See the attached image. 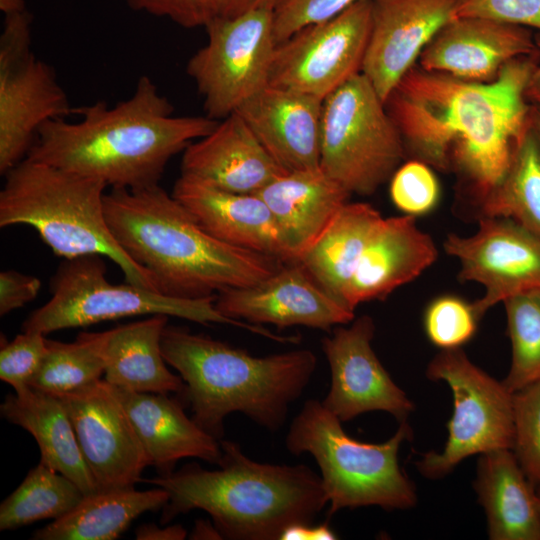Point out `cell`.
I'll use <instances>...</instances> for the list:
<instances>
[{
  "label": "cell",
  "mask_w": 540,
  "mask_h": 540,
  "mask_svg": "<svg viewBox=\"0 0 540 540\" xmlns=\"http://www.w3.org/2000/svg\"><path fill=\"white\" fill-rule=\"evenodd\" d=\"M534 60L513 59L488 83L413 66L384 104L416 159L438 170L456 168L480 199L503 178L531 126L525 89Z\"/></svg>",
  "instance_id": "1"
},
{
  "label": "cell",
  "mask_w": 540,
  "mask_h": 540,
  "mask_svg": "<svg viewBox=\"0 0 540 540\" xmlns=\"http://www.w3.org/2000/svg\"><path fill=\"white\" fill-rule=\"evenodd\" d=\"M38 131L26 158L98 179L111 189L158 185L170 159L209 134L219 121L178 116L148 76L115 105L97 101Z\"/></svg>",
  "instance_id": "2"
},
{
  "label": "cell",
  "mask_w": 540,
  "mask_h": 540,
  "mask_svg": "<svg viewBox=\"0 0 540 540\" xmlns=\"http://www.w3.org/2000/svg\"><path fill=\"white\" fill-rule=\"evenodd\" d=\"M104 209L119 245L168 296L214 297L227 289L253 286L285 264L215 238L159 184L111 189L104 195Z\"/></svg>",
  "instance_id": "3"
},
{
  "label": "cell",
  "mask_w": 540,
  "mask_h": 540,
  "mask_svg": "<svg viewBox=\"0 0 540 540\" xmlns=\"http://www.w3.org/2000/svg\"><path fill=\"white\" fill-rule=\"evenodd\" d=\"M220 446L217 470L191 463L145 480L169 494L161 525L201 509L223 539L279 540L293 524H312L328 504L320 475L307 465L259 463L236 442L221 439Z\"/></svg>",
  "instance_id": "4"
},
{
  "label": "cell",
  "mask_w": 540,
  "mask_h": 540,
  "mask_svg": "<svg viewBox=\"0 0 540 540\" xmlns=\"http://www.w3.org/2000/svg\"><path fill=\"white\" fill-rule=\"evenodd\" d=\"M161 350L178 371L192 419L216 439L224 420L241 412L271 432L284 424L289 406L303 393L316 369L308 349L255 357L247 351L181 327L167 325Z\"/></svg>",
  "instance_id": "5"
},
{
  "label": "cell",
  "mask_w": 540,
  "mask_h": 540,
  "mask_svg": "<svg viewBox=\"0 0 540 540\" xmlns=\"http://www.w3.org/2000/svg\"><path fill=\"white\" fill-rule=\"evenodd\" d=\"M5 177L0 192L1 228L30 226L64 259L105 256L119 266L127 283L159 292L150 272L113 236L105 216L107 186L102 181L28 158Z\"/></svg>",
  "instance_id": "6"
},
{
  "label": "cell",
  "mask_w": 540,
  "mask_h": 540,
  "mask_svg": "<svg viewBox=\"0 0 540 540\" xmlns=\"http://www.w3.org/2000/svg\"><path fill=\"white\" fill-rule=\"evenodd\" d=\"M411 434L405 420L387 441L361 442L344 431L321 401L309 399L293 419L285 445L290 453H309L317 462L330 516L363 506L405 510L416 505L417 493L399 465L398 452Z\"/></svg>",
  "instance_id": "7"
},
{
  "label": "cell",
  "mask_w": 540,
  "mask_h": 540,
  "mask_svg": "<svg viewBox=\"0 0 540 540\" xmlns=\"http://www.w3.org/2000/svg\"><path fill=\"white\" fill-rule=\"evenodd\" d=\"M51 299L23 322L22 331H53L87 327L138 315L164 314L204 325L227 324L270 338L272 332L222 315L217 296L187 299L168 296L130 283L112 284L101 255L65 259L51 279Z\"/></svg>",
  "instance_id": "8"
},
{
  "label": "cell",
  "mask_w": 540,
  "mask_h": 540,
  "mask_svg": "<svg viewBox=\"0 0 540 540\" xmlns=\"http://www.w3.org/2000/svg\"><path fill=\"white\" fill-rule=\"evenodd\" d=\"M400 131L359 73L323 101L320 168L351 195H371L405 156Z\"/></svg>",
  "instance_id": "9"
},
{
  "label": "cell",
  "mask_w": 540,
  "mask_h": 540,
  "mask_svg": "<svg viewBox=\"0 0 540 540\" xmlns=\"http://www.w3.org/2000/svg\"><path fill=\"white\" fill-rule=\"evenodd\" d=\"M426 376L446 382L453 395L448 438L441 452L417 461L421 475L439 479L476 454L511 449L514 443L513 393L472 363L461 348L442 349L429 362Z\"/></svg>",
  "instance_id": "10"
},
{
  "label": "cell",
  "mask_w": 540,
  "mask_h": 540,
  "mask_svg": "<svg viewBox=\"0 0 540 540\" xmlns=\"http://www.w3.org/2000/svg\"><path fill=\"white\" fill-rule=\"evenodd\" d=\"M0 37V173L24 160L39 129L74 113L51 66L31 49L25 6L4 13Z\"/></svg>",
  "instance_id": "11"
},
{
  "label": "cell",
  "mask_w": 540,
  "mask_h": 540,
  "mask_svg": "<svg viewBox=\"0 0 540 540\" xmlns=\"http://www.w3.org/2000/svg\"><path fill=\"white\" fill-rule=\"evenodd\" d=\"M206 44L188 60L186 71L204 103L206 116L220 121L269 85L276 41L273 9L236 17H214Z\"/></svg>",
  "instance_id": "12"
},
{
  "label": "cell",
  "mask_w": 540,
  "mask_h": 540,
  "mask_svg": "<svg viewBox=\"0 0 540 540\" xmlns=\"http://www.w3.org/2000/svg\"><path fill=\"white\" fill-rule=\"evenodd\" d=\"M371 0L308 25L275 47L269 86L324 101L361 73L371 32Z\"/></svg>",
  "instance_id": "13"
},
{
  "label": "cell",
  "mask_w": 540,
  "mask_h": 540,
  "mask_svg": "<svg viewBox=\"0 0 540 540\" xmlns=\"http://www.w3.org/2000/svg\"><path fill=\"white\" fill-rule=\"evenodd\" d=\"M443 248L458 259L461 281L484 287L472 303L479 319L499 302L540 289V238L512 219L480 217L474 234L451 233Z\"/></svg>",
  "instance_id": "14"
},
{
  "label": "cell",
  "mask_w": 540,
  "mask_h": 540,
  "mask_svg": "<svg viewBox=\"0 0 540 540\" xmlns=\"http://www.w3.org/2000/svg\"><path fill=\"white\" fill-rule=\"evenodd\" d=\"M56 396L69 416L98 490L135 487L151 464L108 383L100 379Z\"/></svg>",
  "instance_id": "15"
},
{
  "label": "cell",
  "mask_w": 540,
  "mask_h": 540,
  "mask_svg": "<svg viewBox=\"0 0 540 540\" xmlns=\"http://www.w3.org/2000/svg\"><path fill=\"white\" fill-rule=\"evenodd\" d=\"M374 332L373 319L363 315L322 339L331 383L321 402L341 422L370 411H385L401 422L415 409L372 349Z\"/></svg>",
  "instance_id": "16"
},
{
  "label": "cell",
  "mask_w": 540,
  "mask_h": 540,
  "mask_svg": "<svg viewBox=\"0 0 540 540\" xmlns=\"http://www.w3.org/2000/svg\"><path fill=\"white\" fill-rule=\"evenodd\" d=\"M215 307L230 319L280 329L305 326L329 331L355 317L354 310L321 287L299 262L283 265L253 286L218 293Z\"/></svg>",
  "instance_id": "17"
},
{
  "label": "cell",
  "mask_w": 540,
  "mask_h": 540,
  "mask_svg": "<svg viewBox=\"0 0 540 540\" xmlns=\"http://www.w3.org/2000/svg\"><path fill=\"white\" fill-rule=\"evenodd\" d=\"M458 0H371L362 71L385 102L425 46L456 18Z\"/></svg>",
  "instance_id": "18"
},
{
  "label": "cell",
  "mask_w": 540,
  "mask_h": 540,
  "mask_svg": "<svg viewBox=\"0 0 540 540\" xmlns=\"http://www.w3.org/2000/svg\"><path fill=\"white\" fill-rule=\"evenodd\" d=\"M536 52L535 38L526 27L480 17H456L425 46L419 65L460 80L488 83L509 61Z\"/></svg>",
  "instance_id": "19"
},
{
  "label": "cell",
  "mask_w": 540,
  "mask_h": 540,
  "mask_svg": "<svg viewBox=\"0 0 540 540\" xmlns=\"http://www.w3.org/2000/svg\"><path fill=\"white\" fill-rule=\"evenodd\" d=\"M171 194L215 238L296 263L271 210L257 194L225 191L182 175Z\"/></svg>",
  "instance_id": "20"
},
{
  "label": "cell",
  "mask_w": 540,
  "mask_h": 540,
  "mask_svg": "<svg viewBox=\"0 0 540 540\" xmlns=\"http://www.w3.org/2000/svg\"><path fill=\"white\" fill-rule=\"evenodd\" d=\"M323 101L267 86L244 102L237 113L285 171L320 167Z\"/></svg>",
  "instance_id": "21"
},
{
  "label": "cell",
  "mask_w": 540,
  "mask_h": 540,
  "mask_svg": "<svg viewBox=\"0 0 540 540\" xmlns=\"http://www.w3.org/2000/svg\"><path fill=\"white\" fill-rule=\"evenodd\" d=\"M283 173L237 113L189 144L181 161L182 176L241 194H256Z\"/></svg>",
  "instance_id": "22"
},
{
  "label": "cell",
  "mask_w": 540,
  "mask_h": 540,
  "mask_svg": "<svg viewBox=\"0 0 540 540\" xmlns=\"http://www.w3.org/2000/svg\"><path fill=\"white\" fill-rule=\"evenodd\" d=\"M415 218L404 214L382 219L344 290L343 300L350 309L384 299L436 261V245Z\"/></svg>",
  "instance_id": "23"
},
{
  "label": "cell",
  "mask_w": 540,
  "mask_h": 540,
  "mask_svg": "<svg viewBox=\"0 0 540 540\" xmlns=\"http://www.w3.org/2000/svg\"><path fill=\"white\" fill-rule=\"evenodd\" d=\"M108 385L126 411L150 464L160 475L172 473L176 463L184 458L218 464L222 456L220 440L189 418L178 400L167 394Z\"/></svg>",
  "instance_id": "24"
},
{
  "label": "cell",
  "mask_w": 540,
  "mask_h": 540,
  "mask_svg": "<svg viewBox=\"0 0 540 540\" xmlns=\"http://www.w3.org/2000/svg\"><path fill=\"white\" fill-rule=\"evenodd\" d=\"M256 194L271 210L296 262L351 196L320 167L283 173Z\"/></svg>",
  "instance_id": "25"
},
{
  "label": "cell",
  "mask_w": 540,
  "mask_h": 540,
  "mask_svg": "<svg viewBox=\"0 0 540 540\" xmlns=\"http://www.w3.org/2000/svg\"><path fill=\"white\" fill-rule=\"evenodd\" d=\"M473 487L492 540H540L536 487L511 449L479 455Z\"/></svg>",
  "instance_id": "26"
},
{
  "label": "cell",
  "mask_w": 540,
  "mask_h": 540,
  "mask_svg": "<svg viewBox=\"0 0 540 540\" xmlns=\"http://www.w3.org/2000/svg\"><path fill=\"white\" fill-rule=\"evenodd\" d=\"M1 416L36 440L40 462L74 481L85 495L98 486L82 456L69 416L56 395L27 388L5 397Z\"/></svg>",
  "instance_id": "27"
},
{
  "label": "cell",
  "mask_w": 540,
  "mask_h": 540,
  "mask_svg": "<svg viewBox=\"0 0 540 540\" xmlns=\"http://www.w3.org/2000/svg\"><path fill=\"white\" fill-rule=\"evenodd\" d=\"M168 319L167 315L154 314L109 330L104 380L135 392L181 394L184 381L167 368L161 350Z\"/></svg>",
  "instance_id": "28"
},
{
  "label": "cell",
  "mask_w": 540,
  "mask_h": 540,
  "mask_svg": "<svg viewBox=\"0 0 540 540\" xmlns=\"http://www.w3.org/2000/svg\"><path fill=\"white\" fill-rule=\"evenodd\" d=\"M169 500L160 487L98 490L63 517L36 530L34 540H113L140 515L162 510Z\"/></svg>",
  "instance_id": "29"
},
{
  "label": "cell",
  "mask_w": 540,
  "mask_h": 540,
  "mask_svg": "<svg viewBox=\"0 0 540 540\" xmlns=\"http://www.w3.org/2000/svg\"><path fill=\"white\" fill-rule=\"evenodd\" d=\"M382 219L368 203L347 202L299 263L321 287L344 302V290Z\"/></svg>",
  "instance_id": "30"
},
{
  "label": "cell",
  "mask_w": 540,
  "mask_h": 540,
  "mask_svg": "<svg viewBox=\"0 0 540 540\" xmlns=\"http://www.w3.org/2000/svg\"><path fill=\"white\" fill-rule=\"evenodd\" d=\"M479 205L480 217L512 219L540 238V138L532 124L516 144L505 175Z\"/></svg>",
  "instance_id": "31"
},
{
  "label": "cell",
  "mask_w": 540,
  "mask_h": 540,
  "mask_svg": "<svg viewBox=\"0 0 540 540\" xmlns=\"http://www.w3.org/2000/svg\"><path fill=\"white\" fill-rule=\"evenodd\" d=\"M67 476L40 462L0 505V530H15L45 519H59L84 498Z\"/></svg>",
  "instance_id": "32"
},
{
  "label": "cell",
  "mask_w": 540,
  "mask_h": 540,
  "mask_svg": "<svg viewBox=\"0 0 540 540\" xmlns=\"http://www.w3.org/2000/svg\"><path fill=\"white\" fill-rule=\"evenodd\" d=\"M108 337L109 330L82 332L69 343L47 339L44 358L30 387L58 395L99 381L105 372Z\"/></svg>",
  "instance_id": "33"
},
{
  "label": "cell",
  "mask_w": 540,
  "mask_h": 540,
  "mask_svg": "<svg viewBox=\"0 0 540 540\" xmlns=\"http://www.w3.org/2000/svg\"><path fill=\"white\" fill-rule=\"evenodd\" d=\"M511 364L505 386L512 392L540 380V289L504 302Z\"/></svg>",
  "instance_id": "34"
},
{
  "label": "cell",
  "mask_w": 540,
  "mask_h": 540,
  "mask_svg": "<svg viewBox=\"0 0 540 540\" xmlns=\"http://www.w3.org/2000/svg\"><path fill=\"white\" fill-rule=\"evenodd\" d=\"M478 321L473 305L454 295L433 299L423 316L427 338L441 350L461 348L469 342L476 333Z\"/></svg>",
  "instance_id": "35"
},
{
  "label": "cell",
  "mask_w": 540,
  "mask_h": 540,
  "mask_svg": "<svg viewBox=\"0 0 540 540\" xmlns=\"http://www.w3.org/2000/svg\"><path fill=\"white\" fill-rule=\"evenodd\" d=\"M515 454L524 473L540 486V380L513 393Z\"/></svg>",
  "instance_id": "36"
},
{
  "label": "cell",
  "mask_w": 540,
  "mask_h": 540,
  "mask_svg": "<svg viewBox=\"0 0 540 540\" xmlns=\"http://www.w3.org/2000/svg\"><path fill=\"white\" fill-rule=\"evenodd\" d=\"M390 196L405 215L417 217L437 205L440 187L429 165L418 159L399 166L391 177Z\"/></svg>",
  "instance_id": "37"
},
{
  "label": "cell",
  "mask_w": 540,
  "mask_h": 540,
  "mask_svg": "<svg viewBox=\"0 0 540 540\" xmlns=\"http://www.w3.org/2000/svg\"><path fill=\"white\" fill-rule=\"evenodd\" d=\"M45 336L38 331H23L12 341L1 336L0 379L13 387L15 393L30 387L45 355Z\"/></svg>",
  "instance_id": "38"
},
{
  "label": "cell",
  "mask_w": 540,
  "mask_h": 540,
  "mask_svg": "<svg viewBox=\"0 0 540 540\" xmlns=\"http://www.w3.org/2000/svg\"><path fill=\"white\" fill-rule=\"evenodd\" d=\"M358 0H277L273 8L276 44L300 29L329 20Z\"/></svg>",
  "instance_id": "39"
},
{
  "label": "cell",
  "mask_w": 540,
  "mask_h": 540,
  "mask_svg": "<svg viewBox=\"0 0 540 540\" xmlns=\"http://www.w3.org/2000/svg\"><path fill=\"white\" fill-rule=\"evenodd\" d=\"M456 17H480L540 30V0H458Z\"/></svg>",
  "instance_id": "40"
},
{
  "label": "cell",
  "mask_w": 540,
  "mask_h": 540,
  "mask_svg": "<svg viewBox=\"0 0 540 540\" xmlns=\"http://www.w3.org/2000/svg\"><path fill=\"white\" fill-rule=\"evenodd\" d=\"M134 10L166 17L184 28L206 27L217 16V0H126Z\"/></svg>",
  "instance_id": "41"
},
{
  "label": "cell",
  "mask_w": 540,
  "mask_h": 540,
  "mask_svg": "<svg viewBox=\"0 0 540 540\" xmlns=\"http://www.w3.org/2000/svg\"><path fill=\"white\" fill-rule=\"evenodd\" d=\"M41 288L37 277L15 270L0 273V315L4 316L34 300Z\"/></svg>",
  "instance_id": "42"
},
{
  "label": "cell",
  "mask_w": 540,
  "mask_h": 540,
  "mask_svg": "<svg viewBox=\"0 0 540 540\" xmlns=\"http://www.w3.org/2000/svg\"><path fill=\"white\" fill-rule=\"evenodd\" d=\"M337 538V534L326 522L318 525L293 524L282 532L279 540H334Z\"/></svg>",
  "instance_id": "43"
},
{
  "label": "cell",
  "mask_w": 540,
  "mask_h": 540,
  "mask_svg": "<svg viewBox=\"0 0 540 540\" xmlns=\"http://www.w3.org/2000/svg\"><path fill=\"white\" fill-rule=\"evenodd\" d=\"M187 530L180 524L159 527L156 524H142L135 530L137 540H183Z\"/></svg>",
  "instance_id": "44"
},
{
  "label": "cell",
  "mask_w": 540,
  "mask_h": 540,
  "mask_svg": "<svg viewBox=\"0 0 540 540\" xmlns=\"http://www.w3.org/2000/svg\"><path fill=\"white\" fill-rule=\"evenodd\" d=\"M277 0H217V16L236 17L260 8L273 9Z\"/></svg>",
  "instance_id": "45"
},
{
  "label": "cell",
  "mask_w": 540,
  "mask_h": 540,
  "mask_svg": "<svg viewBox=\"0 0 540 540\" xmlns=\"http://www.w3.org/2000/svg\"><path fill=\"white\" fill-rule=\"evenodd\" d=\"M534 38L540 54V34ZM525 97L527 100L535 102L540 106V62L536 63V66L529 78L525 89Z\"/></svg>",
  "instance_id": "46"
},
{
  "label": "cell",
  "mask_w": 540,
  "mask_h": 540,
  "mask_svg": "<svg viewBox=\"0 0 540 540\" xmlns=\"http://www.w3.org/2000/svg\"><path fill=\"white\" fill-rule=\"evenodd\" d=\"M190 539L201 540V539H223L222 535L215 527L214 523L209 520L197 519L195 521L192 532L189 535Z\"/></svg>",
  "instance_id": "47"
},
{
  "label": "cell",
  "mask_w": 540,
  "mask_h": 540,
  "mask_svg": "<svg viewBox=\"0 0 540 540\" xmlns=\"http://www.w3.org/2000/svg\"><path fill=\"white\" fill-rule=\"evenodd\" d=\"M25 6L24 0H0V9L3 13Z\"/></svg>",
  "instance_id": "48"
},
{
  "label": "cell",
  "mask_w": 540,
  "mask_h": 540,
  "mask_svg": "<svg viewBox=\"0 0 540 540\" xmlns=\"http://www.w3.org/2000/svg\"><path fill=\"white\" fill-rule=\"evenodd\" d=\"M531 124L540 138V106L531 108Z\"/></svg>",
  "instance_id": "49"
},
{
  "label": "cell",
  "mask_w": 540,
  "mask_h": 540,
  "mask_svg": "<svg viewBox=\"0 0 540 540\" xmlns=\"http://www.w3.org/2000/svg\"><path fill=\"white\" fill-rule=\"evenodd\" d=\"M536 497H537V504H538V509L540 513V486H536Z\"/></svg>",
  "instance_id": "50"
}]
</instances>
